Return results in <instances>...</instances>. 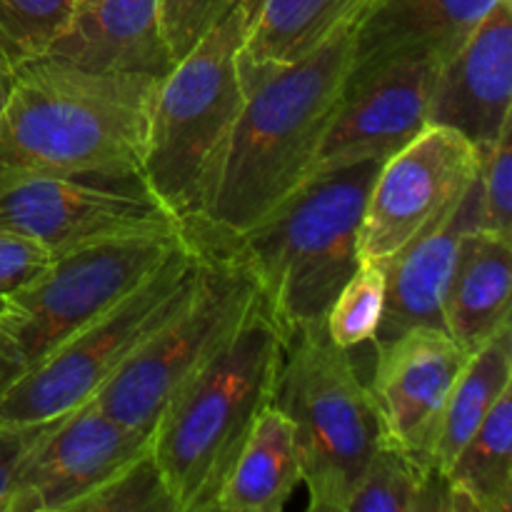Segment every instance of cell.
<instances>
[{
  "instance_id": "2e32d148",
  "label": "cell",
  "mask_w": 512,
  "mask_h": 512,
  "mask_svg": "<svg viewBox=\"0 0 512 512\" xmlns=\"http://www.w3.org/2000/svg\"><path fill=\"white\" fill-rule=\"evenodd\" d=\"M485 228L478 175L463 200L438 225L405 245L385 263L383 318L373 345L390 343L413 328H445V303L458 263L460 243L470 230Z\"/></svg>"
},
{
  "instance_id": "4316f807",
  "label": "cell",
  "mask_w": 512,
  "mask_h": 512,
  "mask_svg": "<svg viewBox=\"0 0 512 512\" xmlns=\"http://www.w3.org/2000/svg\"><path fill=\"white\" fill-rule=\"evenodd\" d=\"M150 510H173L168 493L163 488L158 468H155L153 453L143 455L138 463L130 465L125 473L110 480L103 490L85 500L78 512H150Z\"/></svg>"
},
{
  "instance_id": "5b68a950",
  "label": "cell",
  "mask_w": 512,
  "mask_h": 512,
  "mask_svg": "<svg viewBox=\"0 0 512 512\" xmlns=\"http://www.w3.org/2000/svg\"><path fill=\"white\" fill-rule=\"evenodd\" d=\"M255 5L238 0L155 85L140 178L180 228L203 210L238 123L245 98L240 50Z\"/></svg>"
},
{
  "instance_id": "d6986e66",
  "label": "cell",
  "mask_w": 512,
  "mask_h": 512,
  "mask_svg": "<svg viewBox=\"0 0 512 512\" xmlns=\"http://www.w3.org/2000/svg\"><path fill=\"white\" fill-rule=\"evenodd\" d=\"M510 255V235L488 228L470 230L460 243L445 303V328L468 355L510 323Z\"/></svg>"
},
{
  "instance_id": "9a60e30c",
  "label": "cell",
  "mask_w": 512,
  "mask_h": 512,
  "mask_svg": "<svg viewBox=\"0 0 512 512\" xmlns=\"http://www.w3.org/2000/svg\"><path fill=\"white\" fill-rule=\"evenodd\" d=\"M512 8L498 0L468 40L440 65L428 125L463 135L488 150L512 123Z\"/></svg>"
},
{
  "instance_id": "f1b7e54d",
  "label": "cell",
  "mask_w": 512,
  "mask_h": 512,
  "mask_svg": "<svg viewBox=\"0 0 512 512\" xmlns=\"http://www.w3.org/2000/svg\"><path fill=\"white\" fill-rule=\"evenodd\" d=\"M238 0H160V30L173 60L205 38Z\"/></svg>"
},
{
  "instance_id": "7c38bea8",
  "label": "cell",
  "mask_w": 512,
  "mask_h": 512,
  "mask_svg": "<svg viewBox=\"0 0 512 512\" xmlns=\"http://www.w3.org/2000/svg\"><path fill=\"white\" fill-rule=\"evenodd\" d=\"M148 453V430L110 418L90 400L45 425L20 463L5 512H78Z\"/></svg>"
},
{
  "instance_id": "44dd1931",
  "label": "cell",
  "mask_w": 512,
  "mask_h": 512,
  "mask_svg": "<svg viewBox=\"0 0 512 512\" xmlns=\"http://www.w3.org/2000/svg\"><path fill=\"white\" fill-rule=\"evenodd\" d=\"M455 510L512 508V388L490 408L445 473Z\"/></svg>"
},
{
  "instance_id": "d4e9b609",
  "label": "cell",
  "mask_w": 512,
  "mask_h": 512,
  "mask_svg": "<svg viewBox=\"0 0 512 512\" xmlns=\"http://www.w3.org/2000/svg\"><path fill=\"white\" fill-rule=\"evenodd\" d=\"M75 0H0V70L43 60L68 25Z\"/></svg>"
},
{
  "instance_id": "ac0fdd59",
  "label": "cell",
  "mask_w": 512,
  "mask_h": 512,
  "mask_svg": "<svg viewBox=\"0 0 512 512\" xmlns=\"http://www.w3.org/2000/svg\"><path fill=\"white\" fill-rule=\"evenodd\" d=\"M45 58L88 73L155 80L175 65L160 30V0H75Z\"/></svg>"
},
{
  "instance_id": "7402d4cb",
  "label": "cell",
  "mask_w": 512,
  "mask_h": 512,
  "mask_svg": "<svg viewBox=\"0 0 512 512\" xmlns=\"http://www.w3.org/2000/svg\"><path fill=\"white\" fill-rule=\"evenodd\" d=\"M512 383V323H505L490 340H485L460 370L440 425L433 453V470L445 475L455 455L473 438L478 425L490 413L500 395Z\"/></svg>"
},
{
  "instance_id": "1f68e13d",
  "label": "cell",
  "mask_w": 512,
  "mask_h": 512,
  "mask_svg": "<svg viewBox=\"0 0 512 512\" xmlns=\"http://www.w3.org/2000/svg\"><path fill=\"white\" fill-rule=\"evenodd\" d=\"M10 85H13V75H8L5 70H0V108H3L5 98H8Z\"/></svg>"
},
{
  "instance_id": "ba28073f",
  "label": "cell",
  "mask_w": 512,
  "mask_h": 512,
  "mask_svg": "<svg viewBox=\"0 0 512 512\" xmlns=\"http://www.w3.org/2000/svg\"><path fill=\"white\" fill-rule=\"evenodd\" d=\"M200 270L203 253L188 238L138 288L13 380L0 393V423L40 425L90 403L125 360L185 308Z\"/></svg>"
},
{
  "instance_id": "8fae6325",
  "label": "cell",
  "mask_w": 512,
  "mask_h": 512,
  "mask_svg": "<svg viewBox=\"0 0 512 512\" xmlns=\"http://www.w3.org/2000/svg\"><path fill=\"white\" fill-rule=\"evenodd\" d=\"M478 170L473 143L443 125H425L380 165L365 200L358 258L380 265L395 258L463 200Z\"/></svg>"
},
{
  "instance_id": "6da1fadb",
  "label": "cell",
  "mask_w": 512,
  "mask_h": 512,
  "mask_svg": "<svg viewBox=\"0 0 512 512\" xmlns=\"http://www.w3.org/2000/svg\"><path fill=\"white\" fill-rule=\"evenodd\" d=\"M355 18L295 63L240 50L243 108L203 210L183 228L200 250L228 248L310 178L348 85Z\"/></svg>"
},
{
  "instance_id": "7a4b0ae2",
  "label": "cell",
  "mask_w": 512,
  "mask_h": 512,
  "mask_svg": "<svg viewBox=\"0 0 512 512\" xmlns=\"http://www.w3.org/2000/svg\"><path fill=\"white\" fill-rule=\"evenodd\" d=\"M155 85L48 58L25 65L0 108V183L33 173L140 175Z\"/></svg>"
},
{
  "instance_id": "9c48e42d",
  "label": "cell",
  "mask_w": 512,
  "mask_h": 512,
  "mask_svg": "<svg viewBox=\"0 0 512 512\" xmlns=\"http://www.w3.org/2000/svg\"><path fill=\"white\" fill-rule=\"evenodd\" d=\"M198 288L183 310L155 330L93 403L130 428L153 430L168 400L228 343L260 300L248 265L233 253L200 250Z\"/></svg>"
},
{
  "instance_id": "cb8c5ba5",
  "label": "cell",
  "mask_w": 512,
  "mask_h": 512,
  "mask_svg": "<svg viewBox=\"0 0 512 512\" xmlns=\"http://www.w3.org/2000/svg\"><path fill=\"white\" fill-rule=\"evenodd\" d=\"M455 510L445 475L423 468L400 445L380 435L348 500V512Z\"/></svg>"
},
{
  "instance_id": "e0dca14e",
  "label": "cell",
  "mask_w": 512,
  "mask_h": 512,
  "mask_svg": "<svg viewBox=\"0 0 512 512\" xmlns=\"http://www.w3.org/2000/svg\"><path fill=\"white\" fill-rule=\"evenodd\" d=\"M495 5L498 0H365L353 25L348 85L400 58L443 65Z\"/></svg>"
},
{
  "instance_id": "277c9868",
  "label": "cell",
  "mask_w": 512,
  "mask_h": 512,
  "mask_svg": "<svg viewBox=\"0 0 512 512\" xmlns=\"http://www.w3.org/2000/svg\"><path fill=\"white\" fill-rule=\"evenodd\" d=\"M385 160H360L310 175L263 223L218 253L243 260L285 335L325 320L358 268V238L370 185Z\"/></svg>"
},
{
  "instance_id": "5bb4252c",
  "label": "cell",
  "mask_w": 512,
  "mask_h": 512,
  "mask_svg": "<svg viewBox=\"0 0 512 512\" xmlns=\"http://www.w3.org/2000/svg\"><path fill=\"white\" fill-rule=\"evenodd\" d=\"M438 70L440 63L433 58H400L348 85L310 175L360 160H385L408 145L428 125Z\"/></svg>"
},
{
  "instance_id": "ffe728a7",
  "label": "cell",
  "mask_w": 512,
  "mask_h": 512,
  "mask_svg": "<svg viewBox=\"0 0 512 512\" xmlns=\"http://www.w3.org/2000/svg\"><path fill=\"white\" fill-rule=\"evenodd\" d=\"M300 483L303 465L293 423L270 403L225 475L215 512H280Z\"/></svg>"
},
{
  "instance_id": "f546056e",
  "label": "cell",
  "mask_w": 512,
  "mask_h": 512,
  "mask_svg": "<svg viewBox=\"0 0 512 512\" xmlns=\"http://www.w3.org/2000/svg\"><path fill=\"white\" fill-rule=\"evenodd\" d=\"M50 263H53V253L40 243L0 230V300L30 283Z\"/></svg>"
},
{
  "instance_id": "4dcf8cb0",
  "label": "cell",
  "mask_w": 512,
  "mask_h": 512,
  "mask_svg": "<svg viewBox=\"0 0 512 512\" xmlns=\"http://www.w3.org/2000/svg\"><path fill=\"white\" fill-rule=\"evenodd\" d=\"M50 423V420H48ZM48 423L40 425H10L0 423V512L8 508L10 493H13L15 475H18L20 463L33 448L35 440L45 430Z\"/></svg>"
},
{
  "instance_id": "484cf974",
  "label": "cell",
  "mask_w": 512,
  "mask_h": 512,
  "mask_svg": "<svg viewBox=\"0 0 512 512\" xmlns=\"http://www.w3.org/2000/svg\"><path fill=\"white\" fill-rule=\"evenodd\" d=\"M385 265L360 260L348 283L335 295L325 313V330L340 348H358L370 343L383 318Z\"/></svg>"
},
{
  "instance_id": "8992f818",
  "label": "cell",
  "mask_w": 512,
  "mask_h": 512,
  "mask_svg": "<svg viewBox=\"0 0 512 512\" xmlns=\"http://www.w3.org/2000/svg\"><path fill=\"white\" fill-rule=\"evenodd\" d=\"M273 405L293 423L308 508L348 512L383 430L353 355L330 340L323 320L288 335Z\"/></svg>"
},
{
  "instance_id": "4fadbf2b",
  "label": "cell",
  "mask_w": 512,
  "mask_h": 512,
  "mask_svg": "<svg viewBox=\"0 0 512 512\" xmlns=\"http://www.w3.org/2000/svg\"><path fill=\"white\" fill-rule=\"evenodd\" d=\"M470 355L438 328H413L375 348L370 383L380 430L433 470V453L450 390Z\"/></svg>"
},
{
  "instance_id": "52a82bcc",
  "label": "cell",
  "mask_w": 512,
  "mask_h": 512,
  "mask_svg": "<svg viewBox=\"0 0 512 512\" xmlns=\"http://www.w3.org/2000/svg\"><path fill=\"white\" fill-rule=\"evenodd\" d=\"M183 228L93 240L55 255L30 283L0 300V393L153 275Z\"/></svg>"
},
{
  "instance_id": "83f0119b",
  "label": "cell",
  "mask_w": 512,
  "mask_h": 512,
  "mask_svg": "<svg viewBox=\"0 0 512 512\" xmlns=\"http://www.w3.org/2000/svg\"><path fill=\"white\" fill-rule=\"evenodd\" d=\"M478 185L485 228L512 235V123L488 150H480Z\"/></svg>"
},
{
  "instance_id": "3957f363",
  "label": "cell",
  "mask_w": 512,
  "mask_h": 512,
  "mask_svg": "<svg viewBox=\"0 0 512 512\" xmlns=\"http://www.w3.org/2000/svg\"><path fill=\"white\" fill-rule=\"evenodd\" d=\"M285 343L288 335L260 298L158 415L150 453L175 512H215L225 475L273 403Z\"/></svg>"
},
{
  "instance_id": "30bf717a",
  "label": "cell",
  "mask_w": 512,
  "mask_h": 512,
  "mask_svg": "<svg viewBox=\"0 0 512 512\" xmlns=\"http://www.w3.org/2000/svg\"><path fill=\"white\" fill-rule=\"evenodd\" d=\"M180 228L143 178L18 175L0 183V230L35 240L55 255L93 240Z\"/></svg>"
},
{
  "instance_id": "603a6c76",
  "label": "cell",
  "mask_w": 512,
  "mask_h": 512,
  "mask_svg": "<svg viewBox=\"0 0 512 512\" xmlns=\"http://www.w3.org/2000/svg\"><path fill=\"white\" fill-rule=\"evenodd\" d=\"M365 0H258L243 53L255 63H295L358 15Z\"/></svg>"
}]
</instances>
